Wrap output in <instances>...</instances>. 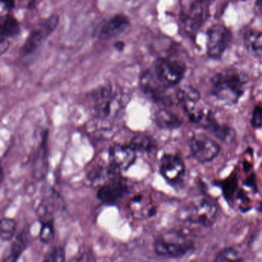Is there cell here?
I'll use <instances>...</instances> for the list:
<instances>
[{"label": "cell", "instance_id": "obj_2", "mask_svg": "<svg viewBox=\"0 0 262 262\" xmlns=\"http://www.w3.org/2000/svg\"><path fill=\"white\" fill-rule=\"evenodd\" d=\"M92 112L96 118L102 120L115 119L124 109L128 99L119 94L111 86L100 87L91 93Z\"/></svg>", "mask_w": 262, "mask_h": 262}, {"label": "cell", "instance_id": "obj_18", "mask_svg": "<svg viewBox=\"0 0 262 262\" xmlns=\"http://www.w3.org/2000/svg\"><path fill=\"white\" fill-rule=\"evenodd\" d=\"M155 122L158 127L167 130L176 129L181 124L179 118L165 109L159 110L156 112L155 115Z\"/></svg>", "mask_w": 262, "mask_h": 262}, {"label": "cell", "instance_id": "obj_13", "mask_svg": "<svg viewBox=\"0 0 262 262\" xmlns=\"http://www.w3.org/2000/svg\"><path fill=\"white\" fill-rule=\"evenodd\" d=\"M130 214L136 219H146L154 216L156 208L148 194L141 193L131 198L129 203Z\"/></svg>", "mask_w": 262, "mask_h": 262}, {"label": "cell", "instance_id": "obj_25", "mask_svg": "<svg viewBox=\"0 0 262 262\" xmlns=\"http://www.w3.org/2000/svg\"><path fill=\"white\" fill-rule=\"evenodd\" d=\"M252 123L254 127L262 128V105H258L254 109Z\"/></svg>", "mask_w": 262, "mask_h": 262}, {"label": "cell", "instance_id": "obj_3", "mask_svg": "<svg viewBox=\"0 0 262 262\" xmlns=\"http://www.w3.org/2000/svg\"><path fill=\"white\" fill-rule=\"evenodd\" d=\"M193 241L183 232L179 231L165 232L154 243L156 253L164 257H183L193 249Z\"/></svg>", "mask_w": 262, "mask_h": 262}, {"label": "cell", "instance_id": "obj_6", "mask_svg": "<svg viewBox=\"0 0 262 262\" xmlns=\"http://www.w3.org/2000/svg\"><path fill=\"white\" fill-rule=\"evenodd\" d=\"M59 21L58 15H52L37 24L22 46L20 55L23 57H26L33 54L47 37L51 35L52 32L55 30Z\"/></svg>", "mask_w": 262, "mask_h": 262}, {"label": "cell", "instance_id": "obj_14", "mask_svg": "<svg viewBox=\"0 0 262 262\" xmlns=\"http://www.w3.org/2000/svg\"><path fill=\"white\" fill-rule=\"evenodd\" d=\"M130 26L127 16L119 14L105 22L101 27L99 36L103 39H111L124 33Z\"/></svg>", "mask_w": 262, "mask_h": 262}, {"label": "cell", "instance_id": "obj_16", "mask_svg": "<svg viewBox=\"0 0 262 262\" xmlns=\"http://www.w3.org/2000/svg\"><path fill=\"white\" fill-rule=\"evenodd\" d=\"M46 139L42 141L40 146L38 149L36 158L33 164V174L37 179H43L46 176L47 172V158H46Z\"/></svg>", "mask_w": 262, "mask_h": 262}, {"label": "cell", "instance_id": "obj_10", "mask_svg": "<svg viewBox=\"0 0 262 262\" xmlns=\"http://www.w3.org/2000/svg\"><path fill=\"white\" fill-rule=\"evenodd\" d=\"M191 153L201 163L209 162L219 153V145L211 138L203 134H197L191 138Z\"/></svg>", "mask_w": 262, "mask_h": 262}, {"label": "cell", "instance_id": "obj_24", "mask_svg": "<svg viewBox=\"0 0 262 262\" xmlns=\"http://www.w3.org/2000/svg\"><path fill=\"white\" fill-rule=\"evenodd\" d=\"M240 260L241 259H239L238 254L233 248H225L222 250V252L217 255L215 259L217 262H232V261Z\"/></svg>", "mask_w": 262, "mask_h": 262}, {"label": "cell", "instance_id": "obj_19", "mask_svg": "<svg viewBox=\"0 0 262 262\" xmlns=\"http://www.w3.org/2000/svg\"><path fill=\"white\" fill-rule=\"evenodd\" d=\"M129 145L137 153H149L156 148L153 138L145 135H137L133 137Z\"/></svg>", "mask_w": 262, "mask_h": 262}, {"label": "cell", "instance_id": "obj_21", "mask_svg": "<svg viewBox=\"0 0 262 262\" xmlns=\"http://www.w3.org/2000/svg\"><path fill=\"white\" fill-rule=\"evenodd\" d=\"M16 223L11 218H2L0 224V237L2 241H8L13 239L16 232Z\"/></svg>", "mask_w": 262, "mask_h": 262}, {"label": "cell", "instance_id": "obj_8", "mask_svg": "<svg viewBox=\"0 0 262 262\" xmlns=\"http://www.w3.org/2000/svg\"><path fill=\"white\" fill-rule=\"evenodd\" d=\"M130 192V187L119 174H115L100 186L97 197L107 206H116Z\"/></svg>", "mask_w": 262, "mask_h": 262}, {"label": "cell", "instance_id": "obj_23", "mask_svg": "<svg viewBox=\"0 0 262 262\" xmlns=\"http://www.w3.org/2000/svg\"><path fill=\"white\" fill-rule=\"evenodd\" d=\"M66 260V254L63 248L56 247L52 248L45 255V262H64Z\"/></svg>", "mask_w": 262, "mask_h": 262}, {"label": "cell", "instance_id": "obj_20", "mask_svg": "<svg viewBox=\"0 0 262 262\" xmlns=\"http://www.w3.org/2000/svg\"><path fill=\"white\" fill-rule=\"evenodd\" d=\"M20 32V24L12 16H5L1 23V35L5 37L17 36Z\"/></svg>", "mask_w": 262, "mask_h": 262}, {"label": "cell", "instance_id": "obj_28", "mask_svg": "<svg viewBox=\"0 0 262 262\" xmlns=\"http://www.w3.org/2000/svg\"><path fill=\"white\" fill-rule=\"evenodd\" d=\"M1 2L5 5V7L7 8V9H12L14 8V0H1Z\"/></svg>", "mask_w": 262, "mask_h": 262}, {"label": "cell", "instance_id": "obj_15", "mask_svg": "<svg viewBox=\"0 0 262 262\" xmlns=\"http://www.w3.org/2000/svg\"><path fill=\"white\" fill-rule=\"evenodd\" d=\"M28 244V236L26 232L20 233L11 244L9 252L4 259V262H16L22 255Z\"/></svg>", "mask_w": 262, "mask_h": 262}, {"label": "cell", "instance_id": "obj_9", "mask_svg": "<svg viewBox=\"0 0 262 262\" xmlns=\"http://www.w3.org/2000/svg\"><path fill=\"white\" fill-rule=\"evenodd\" d=\"M231 40V33L226 27L215 24L207 32V52L210 58L218 59L228 48Z\"/></svg>", "mask_w": 262, "mask_h": 262}, {"label": "cell", "instance_id": "obj_31", "mask_svg": "<svg viewBox=\"0 0 262 262\" xmlns=\"http://www.w3.org/2000/svg\"><path fill=\"white\" fill-rule=\"evenodd\" d=\"M260 207H261V210H262V204H261Z\"/></svg>", "mask_w": 262, "mask_h": 262}, {"label": "cell", "instance_id": "obj_17", "mask_svg": "<svg viewBox=\"0 0 262 262\" xmlns=\"http://www.w3.org/2000/svg\"><path fill=\"white\" fill-rule=\"evenodd\" d=\"M244 45L255 55H262V32L249 29L244 33Z\"/></svg>", "mask_w": 262, "mask_h": 262}, {"label": "cell", "instance_id": "obj_26", "mask_svg": "<svg viewBox=\"0 0 262 262\" xmlns=\"http://www.w3.org/2000/svg\"><path fill=\"white\" fill-rule=\"evenodd\" d=\"M237 182L235 178H232L229 181L225 183L224 185V191H225V196L229 199L232 198L236 192V187H237Z\"/></svg>", "mask_w": 262, "mask_h": 262}, {"label": "cell", "instance_id": "obj_12", "mask_svg": "<svg viewBox=\"0 0 262 262\" xmlns=\"http://www.w3.org/2000/svg\"><path fill=\"white\" fill-rule=\"evenodd\" d=\"M185 168L181 158L176 155L165 154L160 161V173L168 183L176 184L181 183Z\"/></svg>", "mask_w": 262, "mask_h": 262}, {"label": "cell", "instance_id": "obj_29", "mask_svg": "<svg viewBox=\"0 0 262 262\" xmlns=\"http://www.w3.org/2000/svg\"><path fill=\"white\" fill-rule=\"evenodd\" d=\"M115 46L116 50H119V51H122V50L124 49V43L119 42V43H115Z\"/></svg>", "mask_w": 262, "mask_h": 262}, {"label": "cell", "instance_id": "obj_30", "mask_svg": "<svg viewBox=\"0 0 262 262\" xmlns=\"http://www.w3.org/2000/svg\"><path fill=\"white\" fill-rule=\"evenodd\" d=\"M256 6L262 13V0H256Z\"/></svg>", "mask_w": 262, "mask_h": 262}, {"label": "cell", "instance_id": "obj_1", "mask_svg": "<svg viewBox=\"0 0 262 262\" xmlns=\"http://www.w3.org/2000/svg\"><path fill=\"white\" fill-rule=\"evenodd\" d=\"M247 78L237 69H225L214 77L212 94L225 104H236L243 96Z\"/></svg>", "mask_w": 262, "mask_h": 262}, {"label": "cell", "instance_id": "obj_22", "mask_svg": "<svg viewBox=\"0 0 262 262\" xmlns=\"http://www.w3.org/2000/svg\"><path fill=\"white\" fill-rule=\"evenodd\" d=\"M55 232H54L53 220H49L42 222L39 238L44 243H49L54 239Z\"/></svg>", "mask_w": 262, "mask_h": 262}, {"label": "cell", "instance_id": "obj_5", "mask_svg": "<svg viewBox=\"0 0 262 262\" xmlns=\"http://www.w3.org/2000/svg\"><path fill=\"white\" fill-rule=\"evenodd\" d=\"M185 71V65L177 59L160 58L155 63V78L165 88L179 83Z\"/></svg>", "mask_w": 262, "mask_h": 262}, {"label": "cell", "instance_id": "obj_4", "mask_svg": "<svg viewBox=\"0 0 262 262\" xmlns=\"http://www.w3.org/2000/svg\"><path fill=\"white\" fill-rule=\"evenodd\" d=\"M218 208L209 197L198 196L188 203L185 209L188 222L203 226H210L216 219Z\"/></svg>", "mask_w": 262, "mask_h": 262}, {"label": "cell", "instance_id": "obj_27", "mask_svg": "<svg viewBox=\"0 0 262 262\" xmlns=\"http://www.w3.org/2000/svg\"><path fill=\"white\" fill-rule=\"evenodd\" d=\"M4 36H2L1 39V44H0V50H1V53L3 54L5 52L7 51L9 48V41L6 39H4Z\"/></svg>", "mask_w": 262, "mask_h": 262}, {"label": "cell", "instance_id": "obj_7", "mask_svg": "<svg viewBox=\"0 0 262 262\" xmlns=\"http://www.w3.org/2000/svg\"><path fill=\"white\" fill-rule=\"evenodd\" d=\"M212 0H188L182 12V23L186 32L195 33L203 25Z\"/></svg>", "mask_w": 262, "mask_h": 262}, {"label": "cell", "instance_id": "obj_11", "mask_svg": "<svg viewBox=\"0 0 262 262\" xmlns=\"http://www.w3.org/2000/svg\"><path fill=\"white\" fill-rule=\"evenodd\" d=\"M136 158L137 152L130 145L115 144L110 148V166L119 173L126 172L132 166Z\"/></svg>", "mask_w": 262, "mask_h": 262}]
</instances>
